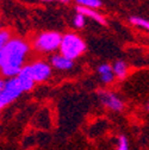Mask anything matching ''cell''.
Segmentation results:
<instances>
[{
  "label": "cell",
  "instance_id": "cell-19",
  "mask_svg": "<svg viewBox=\"0 0 149 150\" xmlns=\"http://www.w3.org/2000/svg\"><path fill=\"white\" fill-rule=\"evenodd\" d=\"M145 110L149 112V100H148V101H147V104H145Z\"/></svg>",
  "mask_w": 149,
  "mask_h": 150
},
{
  "label": "cell",
  "instance_id": "cell-15",
  "mask_svg": "<svg viewBox=\"0 0 149 150\" xmlns=\"http://www.w3.org/2000/svg\"><path fill=\"white\" fill-rule=\"evenodd\" d=\"M116 150H130L129 146V141L124 135L118 136L117 138V145H116Z\"/></svg>",
  "mask_w": 149,
  "mask_h": 150
},
{
  "label": "cell",
  "instance_id": "cell-13",
  "mask_svg": "<svg viewBox=\"0 0 149 150\" xmlns=\"http://www.w3.org/2000/svg\"><path fill=\"white\" fill-rule=\"evenodd\" d=\"M130 23L134 24L135 26L144 29L147 32H149V21L144 19L142 17H131L130 18Z\"/></svg>",
  "mask_w": 149,
  "mask_h": 150
},
{
  "label": "cell",
  "instance_id": "cell-17",
  "mask_svg": "<svg viewBox=\"0 0 149 150\" xmlns=\"http://www.w3.org/2000/svg\"><path fill=\"white\" fill-rule=\"evenodd\" d=\"M4 86H5V80L0 76V94H1V92L4 89Z\"/></svg>",
  "mask_w": 149,
  "mask_h": 150
},
{
  "label": "cell",
  "instance_id": "cell-2",
  "mask_svg": "<svg viewBox=\"0 0 149 150\" xmlns=\"http://www.w3.org/2000/svg\"><path fill=\"white\" fill-rule=\"evenodd\" d=\"M86 51V43L81 37L74 32H68L62 36L60 45V54L65 57L74 61Z\"/></svg>",
  "mask_w": 149,
  "mask_h": 150
},
{
  "label": "cell",
  "instance_id": "cell-14",
  "mask_svg": "<svg viewBox=\"0 0 149 150\" xmlns=\"http://www.w3.org/2000/svg\"><path fill=\"white\" fill-rule=\"evenodd\" d=\"M12 40V35L9 30H1L0 31V50H3Z\"/></svg>",
  "mask_w": 149,
  "mask_h": 150
},
{
  "label": "cell",
  "instance_id": "cell-5",
  "mask_svg": "<svg viewBox=\"0 0 149 150\" xmlns=\"http://www.w3.org/2000/svg\"><path fill=\"white\" fill-rule=\"evenodd\" d=\"M98 97L100 103L109 110L114 112H121L124 108V103L123 100L116 94V93L106 91V89H99L98 91Z\"/></svg>",
  "mask_w": 149,
  "mask_h": 150
},
{
  "label": "cell",
  "instance_id": "cell-6",
  "mask_svg": "<svg viewBox=\"0 0 149 150\" xmlns=\"http://www.w3.org/2000/svg\"><path fill=\"white\" fill-rule=\"evenodd\" d=\"M29 69L31 73V76L36 83L47 81L51 76V66L44 61H35L30 63Z\"/></svg>",
  "mask_w": 149,
  "mask_h": 150
},
{
  "label": "cell",
  "instance_id": "cell-11",
  "mask_svg": "<svg viewBox=\"0 0 149 150\" xmlns=\"http://www.w3.org/2000/svg\"><path fill=\"white\" fill-rule=\"evenodd\" d=\"M112 70H114V74H115V76L118 78V79H124L126 76V74H128V64L125 61L123 60H118L114 63L112 66Z\"/></svg>",
  "mask_w": 149,
  "mask_h": 150
},
{
  "label": "cell",
  "instance_id": "cell-1",
  "mask_svg": "<svg viewBox=\"0 0 149 150\" xmlns=\"http://www.w3.org/2000/svg\"><path fill=\"white\" fill-rule=\"evenodd\" d=\"M30 52V45L22 38H12L11 42L0 50V74L5 78H16L25 66Z\"/></svg>",
  "mask_w": 149,
  "mask_h": 150
},
{
  "label": "cell",
  "instance_id": "cell-20",
  "mask_svg": "<svg viewBox=\"0 0 149 150\" xmlns=\"http://www.w3.org/2000/svg\"><path fill=\"white\" fill-rule=\"evenodd\" d=\"M0 31H1V28H0Z\"/></svg>",
  "mask_w": 149,
  "mask_h": 150
},
{
  "label": "cell",
  "instance_id": "cell-9",
  "mask_svg": "<svg viewBox=\"0 0 149 150\" xmlns=\"http://www.w3.org/2000/svg\"><path fill=\"white\" fill-rule=\"evenodd\" d=\"M98 74L100 76V80L103 83L109 85V83H112L115 80V74L112 70V66H110L109 63H103L98 67Z\"/></svg>",
  "mask_w": 149,
  "mask_h": 150
},
{
  "label": "cell",
  "instance_id": "cell-16",
  "mask_svg": "<svg viewBox=\"0 0 149 150\" xmlns=\"http://www.w3.org/2000/svg\"><path fill=\"white\" fill-rule=\"evenodd\" d=\"M73 24L78 29H82L85 26V24H86V17L84 14L77 12V14L74 16V18H73Z\"/></svg>",
  "mask_w": 149,
  "mask_h": 150
},
{
  "label": "cell",
  "instance_id": "cell-4",
  "mask_svg": "<svg viewBox=\"0 0 149 150\" xmlns=\"http://www.w3.org/2000/svg\"><path fill=\"white\" fill-rule=\"evenodd\" d=\"M22 93H24V89L17 76L7 79L5 81V86L1 94H0V110L9 106L14 100H17L21 97Z\"/></svg>",
  "mask_w": 149,
  "mask_h": 150
},
{
  "label": "cell",
  "instance_id": "cell-18",
  "mask_svg": "<svg viewBox=\"0 0 149 150\" xmlns=\"http://www.w3.org/2000/svg\"><path fill=\"white\" fill-rule=\"evenodd\" d=\"M43 1H59V3H62V4H68L69 0H43Z\"/></svg>",
  "mask_w": 149,
  "mask_h": 150
},
{
  "label": "cell",
  "instance_id": "cell-8",
  "mask_svg": "<svg viewBox=\"0 0 149 150\" xmlns=\"http://www.w3.org/2000/svg\"><path fill=\"white\" fill-rule=\"evenodd\" d=\"M17 78H18V80H19V82H21L24 92L31 91L33 88L35 83H36L33 81L32 76H31V73H30V69H29V64H25L23 67V69L21 70V73L17 75Z\"/></svg>",
  "mask_w": 149,
  "mask_h": 150
},
{
  "label": "cell",
  "instance_id": "cell-10",
  "mask_svg": "<svg viewBox=\"0 0 149 150\" xmlns=\"http://www.w3.org/2000/svg\"><path fill=\"white\" fill-rule=\"evenodd\" d=\"M78 13L84 14L86 18H91L92 21H94L99 24H105V18L96 10H92V8H87V7H82V6H78L77 7Z\"/></svg>",
  "mask_w": 149,
  "mask_h": 150
},
{
  "label": "cell",
  "instance_id": "cell-3",
  "mask_svg": "<svg viewBox=\"0 0 149 150\" xmlns=\"http://www.w3.org/2000/svg\"><path fill=\"white\" fill-rule=\"evenodd\" d=\"M62 41L61 33L56 31H45L40 33L33 41V49L38 52H54L60 50Z\"/></svg>",
  "mask_w": 149,
  "mask_h": 150
},
{
  "label": "cell",
  "instance_id": "cell-7",
  "mask_svg": "<svg viewBox=\"0 0 149 150\" xmlns=\"http://www.w3.org/2000/svg\"><path fill=\"white\" fill-rule=\"evenodd\" d=\"M50 66H53L55 69L57 70H70L74 67V61L65 57L61 54H56V55H53L51 59H50Z\"/></svg>",
  "mask_w": 149,
  "mask_h": 150
},
{
  "label": "cell",
  "instance_id": "cell-12",
  "mask_svg": "<svg viewBox=\"0 0 149 150\" xmlns=\"http://www.w3.org/2000/svg\"><path fill=\"white\" fill-rule=\"evenodd\" d=\"M75 3L78 4V6H82L92 10H97L103 5L101 0H75Z\"/></svg>",
  "mask_w": 149,
  "mask_h": 150
}]
</instances>
